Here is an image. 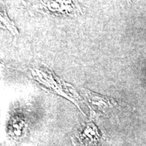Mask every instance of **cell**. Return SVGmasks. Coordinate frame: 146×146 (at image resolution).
<instances>
[{
    "instance_id": "cell-1",
    "label": "cell",
    "mask_w": 146,
    "mask_h": 146,
    "mask_svg": "<svg viewBox=\"0 0 146 146\" xmlns=\"http://www.w3.org/2000/svg\"><path fill=\"white\" fill-rule=\"evenodd\" d=\"M1 25H3L4 28L8 29L9 31L14 36L16 35H18V32L16 28V27L14 26V23L9 19V18L7 16L5 11L3 12V13L2 12V11L1 12Z\"/></svg>"
}]
</instances>
